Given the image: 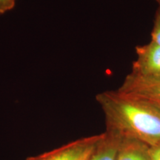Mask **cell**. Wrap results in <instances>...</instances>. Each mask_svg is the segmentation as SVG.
Returning <instances> with one entry per match:
<instances>
[{
    "label": "cell",
    "instance_id": "6da1fadb",
    "mask_svg": "<svg viewBox=\"0 0 160 160\" xmlns=\"http://www.w3.org/2000/svg\"><path fill=\"white\" fill-rule=\"evenodd\" d=\"M96 99L105 115L106 131L149 147L159 145L160 106L117 91L100 93Z\"/></svg>",
    "mask_w": 160,
    "mask_h": 160
},
{
    "label": "cell",
    "instance_id": "7a4b0ae2",
    "mask_svg": "<svg viewBox=\"0 0 160 160\" xmlns=\"http://www.w3.org/2000/svg\"><path fill=\"white\" fill-rule=\"evenodd\" d=\"M103 137L104 133L82 138L26 160H91Z\"/></svg>",
    "mask_w": 160,
    "mask_h": 160
},
{
    "label": "cell",
    "instance_id": "3957f363",
    "mask_svg": "<svg viewBox=\"0 0 160 160\" xmlns=\"http://www.w3.org/2000/svg\"><path fill=\"white\" fill-rule=\"evenodd\" d=\"M117 91L160 106V75L139 77L129 73Z\"/></svg>",
    "mask_w": 160,
    "mask_h": 160
},
{
    "label": "cell",
    "instance_id": "277c9868",
    "mask_svg": "<svg viewBox=\"0 0 160 160\" xmlns=\"http://www.w3.org/2000/svg\"><path fill=\"white\" fill-rule=\"evenodd\" d=\"M137 59L132 64L131 73L139 77L160 75V46L153 42L136 47Z\"/></svg>",
    "mask_w": 160,
    "mask_h": 160
},
{
    "label": "cell",
    "instance_id": "5b68a950",
    "mask_svg": "<svg viewBox=\"0 0 160 160\" xmlns=\"http://www.w3.org/2000/svg\"><path fill=\"white\" fill-rule=\"evenodd\" d=\"M148 148L136 139L122 137L116 160H149Z\"/></svg>",
    "mask_w": 160,
    "mask_h": 160
},
{
    "label": "cell",
    "instance_id": "8992f818",
    "mask_svg": "<svg viewBox=\"0 0 160 160\" xmlns=\"http://www.w3.org/2000/svg\"><path fill=\"white\" fill-rule=\"evenodd\" d=\"M122 137L106 131L91 160H116Z\"/></svg>",
    "mask_w": 160,
    "mask_h": 160
},
{
    "label": "cell",
    "instance_id": "52a82bcc",
    "mask_svg": "<svg viewBox=\"0 0 160 160\" xmlns=\"http://www.w3.org/2000/svg\"><path fill=\"white\" fill-rule=\"evenodd\" d=\"M151 41L160 46V5H158L157 10L155 13L153 29L151 31Z\"/></svg>",
    "mask_w": 160,
    "mask_h": 160
},
{
    "label": "cell",
    "instance_id": "ba28073f",
    "mask_svg": "<svg viewBox=\"0 0 160 160\" xmlns=\"http://www.w3.org/2000/svg\"><path fill=\"white\" fill-rule=\"evenodd\" d=\"M16 0H0V14H4L14 8Z\"/></svg>",
    "mask_w": 160,
    "mask_h": 160
},
{
    "label": "cell",
    "instance_id": "9c48e42d",
    "mask_svg": "<svg viewBox=\"0 0 160 160\" xmlns=\"http://www.w3.org/2000/svg\"><path fill=\"white\" fill-rule=\"evenodd\" d=\"M149 160H160V144L148 148Z\"/></svg>",
    "mask_w": 160,
    "mask_h": 160
},
{
    "label": "cell",
    "instance_id": "30bf717a",
    "mask_svg": "<svg viewBox=\"0 0 160 160\" xmlns=\"http://www.w3.org/2000/svg\"><path fill=\"white\" fill-rule=\"evenodd\" d=\"M156 2H157V3L158 4V5H160V0H155Z\"/></svg>",
    "mask_w": 160,
    "mask_h": 160
}]
</instances>
